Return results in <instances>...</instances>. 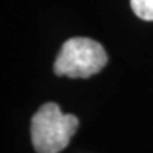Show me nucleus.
<instances>
[{
    "instance_id": "nucleus-1",
    "label": "nucleus",
    "mask_w": 153,
    "mask_h": 153,
    "mask_svg": "<svg viewBox=\"0 0 153 153\" xmlns=\"http://www.w3.org/2000/svg\"><path fill=\"white\" fill-rule=\"evenodd\" d=\"M78 128L74 114H62L56 103H45L31 117V142L38 153H59Z\"/></svg>"
},
{
    "instance_id": "nucleus-3",
    "label": "nucleus",
    "mask_w": 153,
    "mask_h": 153,
    "mask_svg": "<svg viewBox=\"0 0 153 153\" xmlns=\"http://www.w3.org/2000/svg\"><path fill=\"white\" fill-rule=\"evenodd\" d=\"M131 10L142 20H153V0H130Z\"/></svg>"
},
{
    "instance_id": "nucleus-2",
    "label": "nucleus",
    "mask_w": 153,
    "mask_h": 153,
    "mask_svg": "<svg viewBox=\"0 0 153 153\" xmlns=\"http://www.w3.org/2000/svg\"><path fill=\"white\" fill-rule=\"evenodd\" d=\"M108 62L105 48L91 38H71L62 44L53 64L56 75L88 78L99 74Z\"/></svg>"
}]
</instances>
